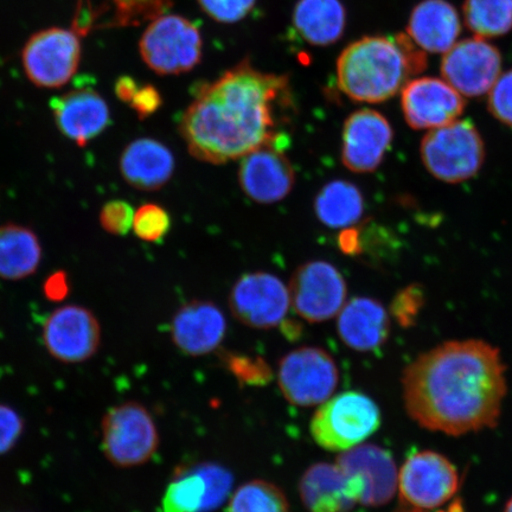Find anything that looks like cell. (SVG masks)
Returning a JSON list of instances; mask_svg holds the SVG:
<instances>
[{
	"instance_id": "obj_1",
	"label": "cell",
	"mask_w": 512,
	"mask_h": 512,
	"mask_svg": "<svg viewBox=\"0 0 512 512\" xmlns=\"http://www.w3.org/2000/svg\"><path fill=\"white\" fill-rule=\"evenodd\" d=\"M409 418L460 437L494 428L508 392L501 351L480 339L450 341L421 354L402 377Z\"/></svg>"
},
{
	"instance_id": "obj_2",
	"label": "cell",
	"mask_w": 512,
	"mask_h": 512,
	"mask_svg": "<svg viewBox=\"0 0 512 512\" xmlns=\"http://www.w3.org/2000/svg\"><path fill=\"white\" fill-rule=\"evenodd\" d=\"M293 105L286 75L261 72L243 60L202 86L183 113L179 131L192 157L223 164L261 146L285 149L279 127Z\"/></svg>"
},
{
	"instance_id": "obj_3",
	"label": "cell",
	"mask_w": 512,
	"mask_h": 512,
	"mask_svg": "<svg viewBox=\"0 0 512 512\" xmlns=\"http://www.w3.org/2000/svg\"><path fill=\"white\" fill-rule=\"evenodd\" d=\"M427 67L425 51L407 34L367 36L352 42L337 61V82L351 100L380 104L402 91Z\"/></svg>"
},
{
	"instance_id": "obj_4",
	"label": "cell",
	"mask_w": 512,
	"mask_h": 512,
	"mask_svg": "<svg viewBox=\"0 0 512 512\" xmlns=\"http://www.w3.org/2000/svg\"><path fill=\"white\" fill-rule=\"evenodd\" d=\"M422 164L438 181L459 184L476 177L485 162V144L470 120L428 131L421 140Z\"/></svg>"
},
{
	"instance_id": "obj_5",
	"label": "cell",
	"mask_w": 512,
	"mask_h": 512,
	"mask_svg": "<svg viewBox=\"0 0 512 512\" xmlns=\"http://www.w3.org/2000/svg\"><path fill=\"white\" fill-rule=\"evenodd\" d=\"M381 426L379 406L369 396L345 392L331 396L313 414L310 432L315 443L330 452L361 445Z\"/></svg>"
},
{
	"instance_id": "obj_6",
	"label": "cell",
	"mask_w": 512,
	"mask_h": 512,
	"mask_svg": "<svg viewBox=\"0 0 512 512\" xmlns=\"http://www.w3.org/2000/svg\"><path fill=\"white\" fill-rule=\"evenodd\" d=\"M101 447L108 462L120 469L146 464L159 447L155 419L136 401L111 408L101 422Z\"/></svg>"
},
{
	"instance_id": "obj_7",
	"label": "cell",
	"mask_w": 512,
	"mask_h": 512,
	"mask_svg": "<svg viewBox=\"0 0 512 512\" xmlns=\"http://www.w3.org/2000/svg\"><path fill=\"white\" fill-rule=\"evenodd\" d=\"M140 56L158 75L191 72L202 61L203 38L188 18L162 15L152 19L139 42Z\"/></svg>"
},
{
	"instance_id": "obj_8",
	"label": "cell",
	"mask_w": 512,
	"mask_h": 512,
	"mask_svg": "<svg viewBox=\"0 0 512 512\" xmlns=\"http://www.w3.org/2000/svg\"><path fill=\"white\" fill-rule=\"evenodd\" d=\"M81 38L73 28L35 32L22 50V64L28 79L40 88L66 86L80 66Z\"/></svg>"
},
{
	"instance_id": "obj_9",
	"label": "cell",
	"mask_w": 512,
	"mask_h": 512,
	"mask_svg": "<svg viewBox=\"0 0 512 512\" xmlns=\"http://www.w3.org/2000/svg\"><path fill=\"white\" fill-rule=\"evenodd\" d=\"M401 502L425 512L444 507L457 496L460 477L457 467L438 452L420 451L406 459L399 471Z\"/></svg>"
},
{
	"instance_id": "obj_10",
	"label": "cell",
	"mask_w": 512,
	"mask_h": 512,
	"mask_svg": "<svg viewBox=\"0 0 512 512\" xmlns=\"http://www.w3.org/2000/svg\"><path fill=\"white\" fill-rule=\"evenodd\" d=\"M338 381L337 364L324 349L298 348L288 352L279 363L280 392L294 406L322 405L334 394Z\"/></svg>"
},
{
	"instance_id": "obj_11",
	"label": "cell",
	"mask_w": 512,
	"mask_h": 512,
	"mask_svg": "<svg viewBox=\"0 0 512 512\" xmlns=\"http://www.w3.org/2000/svg\"><path fill=\"white\" fill-rule=\"evenodd\" d=\"M291 306L309 323H323L338 316L347 303V283L334 265L311 261L297 268L290 286Z\"/></svg>"
},
{
	"instance_id": "obj_12",
	"label": "cell",
	"mask_w": 512,
	"mask_h": 512,
	"mask_svg": "<svg viewBox=\"0 0 512 512\" xmlns=\"http://www.w3.org/2000/svg\"><path fill=\"white\" fill-rule=\"evenodd\" d=\"M44 347L54 360L79 364L91 360L101 344V326L91 310L64 305L51 313L43 325Z\"/></svg>"
},
{
	"instance_id": "obj_13",
	"label": "cell",
	"mask_w": 512,
	"mask_h": 512,
	"mask_svg": "<svg viewBox=\"0 0 512 512\" xmlns=\"http://www.w3.org/2000/svg\"><path fill=\"white\" fill-rule=\"evenodd\" d=\"M441 75L465 98L488 94L502 73L501 51L485 38L457 42L441 61Z\"/></svg>"
},
{
	"instance_id": "obj_14",
	"label": "cell",
	"mask_w": 512,
	"mask_h": 512,
	"mask_svg": "<svg viewBox=\"0 0 512 512\" xmlns=\"http://www.w3.org/2000/svg\"><path fill=\"white\" fill-rule=\"evenodd\" d=\"M233 316L253 329H272L284 322L291 299L288 287L275 275L245 274L229 294Z\"/></svg>"
},
{
	"instance_id": "obj_15",
	"label": "cell",
	"mask_w": 512,
	"mask_h": 512,
	"mask_svg": "<svg viewBox=\"0 0 512 512\" xmlns=\"http://www.w3.org/2000/svg\"><path fill=\"white\" fill-rule=\"evenodd\" d=\"M233 476L213 463L179 469L163 497L164 512H210L227 501Z\"/></svg>"
},
{
	"instance_id": "obj_16",
	"label": "cell",
	"mask_w": 512,
	"mask_h": 512,
	"mask_svg": "<svg viewBox=\"0 0 512 512\" xmlns=\"http://www.w3.org/2000/svg\"><path fill=\"white\" fill-rule=\"evenodd\" d=\"M465 107L464 96L444 79H414L401 91L403 117L413 130L431 131L451 124L462 117Z\"/></svg>"
},
{
	"instance_id": "obj_17",
	"label": "cell",
	"mask_w": 512,
	"mask_h": 512,
	"mask_svg": "<svg viewBox=\"0 0 512 512\" xmlns=\"http://www.w3.org/2000/svg\"><path fill=\"white\" fill-rule=\"evenodd\" d=\"M393 138V127L382 113L369 108L352 113L343 128L345 168L356 174L374 172L383 162Z\"/></svg>"
},
{
	"instance_id": "obj_18",
	"label": "cell",
	"mask_w": 512,
	"mask_h": 512,
	"mask_svg": "<svg viewBox=\"0 0 512 512\" xmlns=\"http://www.w3.org/2000/svg\"><path fill=\"white\" fill-rule=\"evenodd\" d=\"M239 182L252 201L271 204L290 195L296 174L284 151L265 145L241 158Z\"/></svg>"
},
{
	"instance_id": "obj_19",
	"label": "cell",
	"mask_w": 512,
	"mask_h": 512,
	"mask_svg": "<svg viewBox=\"0 0 512 512\" xmlns=\"http://www.w3.org/2000/svg\"><path fill=\"white\" fill-rule=\"evenodd\" d=\"M336 464L347 473L360 480L362 486L361 503L367 507H382L396 494L399 484V471L387 450L376 445H358L342 452Z\"/></svg>"
},
{
	"instance_id": "obj_20",
	"label": "cell",
	"mask_w": 512,
	"mask_h": 512,
	"mask_svg": "<svg viewBox=\"0 0 512 512\" xmlns=\"http://www.w3.org/2000/svg\"><path fill=\"white\" fill-rule=\"evenodd\" d=\"M175 0H76L72 28L82 37L94 30L139 27L166 14Z\"/></svg>"
},
{
	"instance_id": "obj_21",
	"label": "cell",
	"mask_w": 512,
	"mask_h": 512,
	"mask_svg": "<svg viewBox=\"0 0 512 512\" xmlns=\"http://www.w3.org/2000/svg\"><path fill=\"white\" fill-rule=\"evenodd\" d=\"M299 496L310 512H348L361 503L362 486L336 463H318L300 478Z\"/></svg>"
},
{
	"instance_id": "obj_22",
	"label": "cell",
	"mask_w": 512,
	"mask_h": 512,
	"mask_svg": "<svg viewBox=\"0 0 512 512\" xmlns=\"http://www.w3.org/2000/svg\"><path fill=\"white\" fill-rule=\"evenodd\" d=\"M51 108L63 136L81 147L100 136L110 125V108L93 89H75L54 99Z\"/></svg>"
},
{
	"instance_id": "obj_23",
	"label": "cell",
	"mask_w": 512,
	"mask_h": 512,
	"mask_svg": "<svg viewBox=\"0 0 512 512\" xmlns=\"http://www.w3.org/2000/svg\"><path fill=\"white\" fill-rule=\"evenodd\" d=\"M227 322L215 304L195 300L176 312L171 323V338L189 356H204L220 347Z\"/></svg>"
},
{
	"instance_id": "obj_24",
	"label": "cell",
	"mask_w": 512,
	"mask_h": 512,
	"mask_svg": "<svg viewBox=\"0 0 512 512\" xmlns=\"http://www.w3.org/2000/svg\"><path fill=\"white\" fill-rule=\"evenodd\" d=\"M337 332L342 342L351 350L374 351L388 339V313L377 300L356 297L345 303L338 313Z\"/></svg>"
},
{
	"instance_id": "obj_25",
	"label": "cell",
	"mask_w": 512,
	"mask_h": 512,
	"mask_svg": "<svg viewBox=\"0 0 512 512\" xmlns=\"http://www.w3.org/2000/svg\"><path fill=\"white\" fill-rule=\"evenodd\" d=\"M120 172L131 187L142 191L162 189L174 175L175 157L156 139L134 140L120 157Z\"/></svg>"
},
{
	"instance_id": "obj_26",
	"label": "cell",
	"mask_w": 512,
	"mask_h": 512,
	"mask_svg": "<svg viewBox=\"0 0 512 512\" xmlns=\"http://www.w3.org/2000/svg\"><path fill=\"white\" fill-rule=\"evenodd\" d=\"M462 32L458 11L447 0H422L409 16L407 35L428 53H446Z\"/></svg>"
},
{
	"instance_id": "obj_27",
	"label": "cell",
	"mask_w": 512,
	"mask_h": 512,
	"mask_svg": "<svg viewBox=\"0 0 512 512\" xmlns=\"http://www.w3.org/2000/svg\"><path fill=\"white\" fill-rule=\"evenodd\" d=\"M292 19L298 35L315 47L336 43L347 27V11L341 0H299Z\"/></svg>"
},
{
	"instance_id": "obj_28",
	"label": "cell",
	"mask_w": 512,
	"mask_h": 512,
	"mask_svg": "<svg viewBox=\"0 0 512 512\" xmlns=\"http://www.w3.org/2000/svg\"><path fill=\"white\" fill-rule=\"evenodd\" d=\"M41 260V242L31 229L14 223L0 226V278H28L37 271Z\"/></svg>"
},
{
	"instance_id": "obj_29",
	"label": "cell",
	"mask_w": 512,
	"mask_h": 512,
	"mask_svg": "<svg viewBox=\"0 0 512 512\" xmlns=\"http://www.w3.org/2000/svg\"><path fill=\"white\" fill-rule=\"evenodd\" d=\"M362 192L347 181H334L319 191L315 201L318 220L329 228H349L361 219Z\"/></svg>"
},
{
	"instance_id": "obj_30",
	"label": "cell",
	"mask_w": 512,
	"mask_h": 512,
	"mask_svg": "<svg viewBox=\"0 0 512 512\" xmlns=\"http://www.w3.org/2000/svg\"><path fill=\"white\" fill-rule=\"evenodd\" d=\"M466 28L480 38H496L512 31V0H464Z\"/></svg>"
},
{
	"instance_id": "obj_31",
	"label": "cell",
	"mask_w": 512,
	"mask_h": 512,
	"mask_svg": "<svg viewBox=\"0 0 512 512\" xmlns=\"http://www.w3.org/2000/svg\"><path fill=\"white\" fill-rule=\"evenodd\" d=\"M228 512H291L284 491L266 480L255 479L239 486L230 498Z\"/></svg>"
},
{
	"instance_id": "obj_32",
	"label": "cell",
	"mask_w": 512,
	"mask_h": 512,
	"mask_svg": "<svg viewBox=\"0 0 512 512\" xmlns=\"http://www.w3.org/2000/svg\"><path fill=\"white\" fill-rule=\"evenodd\" d=\"M171 228V219L164 208L145 204L134 214L133 230L139 239L147 242L163 240Z\"/></svg>"
},
{
	"instance_id": "obj_33",
	"label": "cell",
	"mask_w": 512,
	"mask_h": 512,
	"mask_svg": "<svg viewBox=\"0 0 512 512\" xmlns=\"http://www.w3.org/2000/svg\"><path fill=\"white\" fill-rule=\"evenodd\" d=\"M202 11L215 22L233 24L245 19L258 0H197Z\"/></svg>"
},
{
	"instance_id": "obj_34",
	"label": "cell",
	"mask_w": 512,
	"mask_h": 512,
	"mask_svg": "<svg viewBox=\"0 0 512 512\" xmlns=\"http://www.w3.org/2000/svg\"><path fill=\"white\" fill-rule=\"evenodd\" d=\"M488 94L490 113L502 124L512 126V70L499 75Z\"/></svg>"
},
{
	"instance_id": "obj_35",
	"label": "cell",
	"mask_w": 512,
	"mask_h": 512,
	"mask_svg": "<svg viewBox=\"0 0 512 512\" xmlns=\"http://www.w3.org/2000/svg\"><path fill=\"white\" fill-rule=\"evenodd\" d=\"M134 214L131 204L125 201L108 202L100 213L101 227L112 235H126L133 227Z\"/></svg>"
},
{
	"instance_id": "obj_36",
	"label": "cell",
	"mask_w": 512,
	"mask_h": 512,
	"mask_svg": "<svg viewBox=\"0 0 512 512\" xmlns=\"http://www.w3.org/2000/svg\"><path fill=\"white\" fill-rule=\"evenodd\" d=\"M24 432V420L14 408L0 405V456L14 448Z\"/></svg>"
},
{
	"instance_id": "obj_37",
	"label": "cell",
	"mask_w": 512,
	"mask_h": 512,
	"mask_svg": "<svg viewBox=\"0 0 512 512\" xmlns=\"http://www.w3.org/2000/svg\"><path fill=\"white\" fill-rule=\"evenodd\" d=\"M421 303V293L418 292V288H406L394 299L393 315L399 320V323L407 326L419 312Z\"/></svg>"
},
{
	"instance_id": "obj_38",
	"label": "cell",
	"mask_w": 512,
	"mask_h": 512,
	"mask_svg": "<svg viewBox=\"0 0 512 512\" xmlns=\"http://www.w3.org/2000/svg\"><path fill=\"white\" fill-rule=\"evenodd\" d=\"M139 119H146L155 114L162 106V95L151 85L139 87L130 102Z\"/></svg>"
},
{
	"instance_id": "obj_39",
	"label": "cell",
	"mask_w": 512,
	"mask_h": 512,
	"mask_svg": "<svg viewBox=\"0 0 512 512\" xmlns=\"http://www.w3.org/2000/svg\"><path fill=\"white\" fill-rule=\"evenodd\" d=\"M69 292V283L67 274L64 272H55L44 283V294L54 302L66 298Z\"/></svg>"
},
{
	"instance_id": "obj_40",
	"label": "cell",
	"mask_w": 512,
	"mask_h": 512,
	"mask_svg": "<svg viewBox=\"0 0 512 512\" xmlns=\"http://www.w3.org/2000/svg\"><path fill=\"white\" fill-rule=\"evenodd\" d=\"M338 246L344 254H360L362 252L361 233L357 229L345 228L339 235Z\"/></svg>"
},
{
	"instance_id": "obj_41",
	"label": "cell",
	"mask_w": 512,
	"mask_h": 512,
	"mask_svg": "<svg viewBox=\"0 0 512 512\" xmlns=\"http://www.w3.org/2000/svg\"><path fill=\"white\" fill-rule=\"evenodd\" d=\"M138 88L136 81L132 78H128V76H124V78L119 79L117 85H115V94H117L121 101L130 104Z\"/></svg>"
},
{
	"instance_id": "obj_42",
	"label": "cell",
	"mask_w": 512,
	"mask_h": 512,
	"mask_svg": "<svg viewBox=\"0 0 512 512\" xmlns=\"http://www.w3.org/2000/svg\"><path fill=\"white\" fill-rule=\"evenodd\" d=\"M504 512H512V497L509 499L507 505H505Z\"/></svg>"
}]
</instances>
